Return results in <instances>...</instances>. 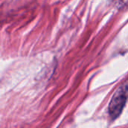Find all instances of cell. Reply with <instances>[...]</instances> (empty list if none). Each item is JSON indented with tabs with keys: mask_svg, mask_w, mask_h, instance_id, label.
<instances>
[{
	"mask_svg": "<svg viewBox=\"0 0 128 128\" xmlns=\"http://www.w3.org/2000/svg\"><path fill=\"white\" fill-rule=\"evenodd\" d=\"M128 98V80L115 92L109 106V113L112 120L116 119L122 113Z\"/></svg>",
	"mask_w": 128,
	"mask_h": 128,
	"instance_id": "cell-1",
	"label": "cell"
}]
</instances>
